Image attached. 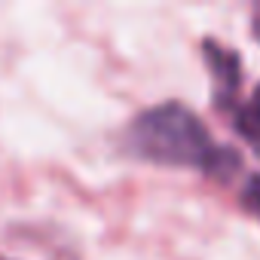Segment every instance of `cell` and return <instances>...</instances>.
<instances>
[{
  "label": "cell",
  "mask_w": 260,
  "mask_h": 260,
  "mask_svg": "<svg viewBox=\"0 0 260 260\" xmlns=\"http://www.w3.org/2000/svg\"><path fill=\"white\" fill-rule=\"evenodd\" d=\"M128 144L144 159L162 166H190L217 178H226L239 169V156L226 147H217L202 119L175 101L138 113L128 128Z\"/></svg>",
  "instance_id": "cell-1"
},
{
  "label": "cell",
  "mask_w": 260,
  "mask_h": 260,
  "mask_svg": "<svg viewBox=\"0 0 260 260\" xmlns=\"http://www.w3.org/2000/svg\"><path fill=\"white\" fill-rule=\"evenodd\" d=\"M205 61L211 68V77H214V104L217 107H233L239 83H242L239 55L233 49L214 43V40H205Z\"/></svg>",
  "instance_id": "cell-2"
},
{
  "label": "cell",
  "mask_w": 260,
  "mask_h": 260,
  "mask_svg": "<svg viewBox=\"0 0 260 260\" xmlns=\"http://www.w3.org/2000/svg\"><path fill=\"white\" fill-rule=\"evenodd\" d=\"M236 113V132L245 138V144L260 156V86L251 92L248 101L233 107Z\"/></svg>",
  "instance_id": "cell-3"
},
{
  "label": "cell",
  "mask_w": 260,
  "mask_h": 260,
  "mask_svg": "<svg viewBox=\"0 0 260 260\" xmlns=\"http://www.w3.org/2000/svg\"><path fill=\"white\" fill-rule=\"evenodd\" d=\"M242 205H245L254 217H260V175H254V178L245 184V190H242Z\"/></svg>",
  "instance_id": "cell-4"
},
{
  "label": "cell",
  "mask_w": 260,
  "mask_h": 260,
  "mask_svg": "<svg viewBox=\"0 0 260 260\" xmlns=\"http://www.w3.org/2000/svg\"><path fill=\"white\" fill-rule=\"evenodd\" d=\"M254 37L260 40V7L254 10Z\"/></svg>",
  "instance_id": "cell-5"
}]
</instances>
